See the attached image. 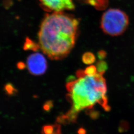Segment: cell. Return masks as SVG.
I'll return each mask as SVG.
<instances>
[{
    "instance_id": "obj_4",
    "label": "cell",
    "mask_w": 134,
    "mask_h": 134,
    "mask_svg": "<svg viewBox=\"0 0 134 134\" xmlns=\"http://www.w3.org/2000/svg\"><path fill=\"white\" fill-rule=\"evenodd\" d=\"M26 65L29 72L34 76L43 75L47 68L46 58L40 53L31 54L27 59Z\"/></svg>"
},
{
    "instance_id": "obj_2",
    "label": "cell",
    "mask_w": 134,
    "mask_h": 134,
    "mask_svg": "<svg viewBox=\"0 0 134 134\" xmlns=\"http://www.w3.org/2000/svg\"><path fill=\"white\" fill-rule=\"evenodd\" d=\"M79 21L62 12L47 14L40 25L39 46L52 60H61L70 53L75 44Z\"/></svg>"
},
{
    "instance_id": "obj_8",
    "label": "cell",
    "mask_w": 134,
    "mask_h": 134,
    "mask_svg": "<svg viewBox=\"0 0 134 134\" xmlns=\"http://www.w3.org/2000/svg\"><path fill=\"white\" fill-rule=\"evenodd\" d=\"M5 91L9 95L14 94V92L16 91V90L14 88V86L12 84H7L5 86Z\"/></svg>"
},
{
    "instance_id": "obj_7",
    "label": "cell",
    "mask_w": 134,
    "mask_h": 134,
    "mask_svg": "<svg viewBox=\"0 0 134 134\" xmlns=\"http://www.w3.org/2000/svg\"><path fill=\"white\" fill-rule=\"evenodd\" d=\"M94 56L91 53H86L83 57V61L86 64H91L94 61Z\"/></svg>"
},
{
    "instance_id": "obj_11",
    "label": "cell",
    "mask_w": 134,
    "mask_h": 134,
    "mask_svg": "<svg viewBox=\"0 0 134 134\" xmlns=\"http://www.w3.org/2000/svg\"><path fill=\"white\" fill-rule=\"evenodd\" d=\"M78 134H86V131L83 128H81L78 131Z\"/></svg>"
},
{
    "instance_id": "obj_10",
    "label": "cell",
    "mask_w": 134,
    "mask_h": 134,
    "mask_svg": "<svg viewBox=\"0 0 134 134\" xmlns=\"http://www.w3.org/2000/svg\"><path fill=\"white\" fill-rule=\"evenodd\" d=\"M25 67V65H24L23 63L19 62L18 64V68L19 69H24Z\"/></svg>"
},
{
    "instance_id": "obj_1",
    "label": "cell",
    "mask_w": 134,
    "mask_h": 134,
    "mask_svg": "<svg viewBox=\"0 0 134 134\" xmlns=\"http://www.w3.org/2000/svg\"><path fill=\"white\" fill-rule=\"evenodd\" d=\"M103 73L98 72L94 66H91L85 71L79 72L77 80L67 84L72 109L66 115L59 117L58 122H74L80 111L92 108L96 104H100L106 111H109Z\"/></svg>"
},
{
    "instance_id": "obj_3",
    "label": "cell",
    "mask_w": 134,
    "mask_h": 134,
    "mask_svg": "<svg viewBox=\"0 0 134 134\" xmlns=\"http://www.w3.org/2000/svg\"><path fill=\"white\" fill-rule=\"evenodd\" d=\"M129 23V17L125 12L119 9H111L102 15L101 27L105 34L116 36L124 32Z\"/></svg>"
},
{
    "instance_id": "obj_5",
    "label": "cell",
    "mask_w": 134,
    "mask_h": 134,
    "mask_svg": "<svg viewBox=\"0 0 134 134\" xmlns=\"http://www.w3.org/2000/svg\"><path fill=\"white\" fill-rule=\"evenodd\" d=\"M42 7L48 11L62 12L75 9L73 0H38Z\"/></svg>"
},
{
    "instance_id": "obj_9",
    "label": "cell",
    "mask_w": 134,
    "mask_h": 134,
    "mask_svg": "<svg viewBox=\"0 0 134 134\" xmlns=\"http://www.w3.org/2000/svg\"><path fill=\"white\" fill-rule=\"evenodd\" d=\"M51 134H62L60 125L58 124L55 125V128L53 133Z\"/></svg>"
},
{
    "instance_id": "obj_6",
    "label": "cell",
    "mask_w": 134,
    "mask_h": 134,
    "mask_svg": "<svg viewBox=\"0 0 134 134\" xmlns=\"http://www.w3.org/2000/svg\"><path fill=\"white\" fill-rule=\"evenodd\" d=\"M38 45L36 44H35V42H34L33 41H32L29 38L26 39L24 47V50H32L34 51H36Z\"/></svg>"
}]
</instances>
